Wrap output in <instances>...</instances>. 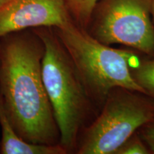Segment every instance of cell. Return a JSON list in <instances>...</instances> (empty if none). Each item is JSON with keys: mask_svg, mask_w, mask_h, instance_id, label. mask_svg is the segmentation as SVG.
Returning a JSON list of instances; mask_svg holds the SVG:
<instances>
[{"mask_svg": "<svg viewBox=\"0 0 154 154\" xmlns=\"http://www.w3.org/2000/svg\"><path fill=\"white\" fill-rule=\"evenodd\" d=\"M44 46L32 29L0 38V96L17 134L32 143L60 144V133L44 86Z\"/></svg>", "mask_w": 154, "mask_h": 154, "instance_id": "6da1fadb", "label": "cell"}, {"mask_svg": "<svg viewBox=\"0 0 154 154\" xmlns=\"http://www.w3.org/2000/svg\"><path fill=\"white\" fill-rule=\"evenodd\" d=\"M32 29L44 43L42 79L60 133V145L67 153L76 151L93 103L54 27Z\"/></svg>", "mask_w": 154, "mask_h": 154, "instance_id": "7a4b0ae2", "label": "cell"}, {"mask_svg": "<svg viewBox=\"0 0 154 154\" xmlns=\"http://www.w3.org/2000/svg\"><path fill=\"white\" fill-rule=\"evenodd\" d=\"M54 29L93 104L103 105L115 88L145 94L132 76L131 69L140 61L134 51L101 43L74 22Z\"/></svg>", "mask_w": 154, "mask_h": 154, "instance_id": "3957f363", "label": "cell"}, {"mask_svg": "<svg viewBox=\"0 0 154 154\" xmlns=\"http://www.w3.org/2000/svg\"><path fill=\"white\" fill-rule=\"evenodd\" d=\"M102 110L84 128L77 143L79 154H114L140 128L154 119V98L141 92L115 88Z\"/></svg>", "mask_w": 154, "mask_h": 154, "instance_id": "277c9868", "label": "cell"}, {"mask_svg": "<svg viewBox=\"0 0 154 154\" xmlns=\"http://www.w3.org/2000/svg\"><path fill=\"white\" fill-rule=\"evenodd\" d=\"M152 0H100L86 31L110 46L121 44L154 58Z\"/></svg>", "mask_w": 154, "mask_h": 154, "instance_id": "5b68a950", "label": "cell"}, {"mask_svg": "<svg viewBox=\"0 0 154 154\" xmlns=\"http://www.w3.org/2000/svg\"><path fill=\"white\" fill-rule=\"evenodd\" d=\"M73 22L64 0H10L0 8V38L19 31Z\"/></svg>", "mask_w": 154, "mask_h": 154, "instance_id": "8992f818", "label": "cell"}, {"mask_svg": "<svg viewBox=\"0 0 154 154\" xmlns=\"http://www.w3.org/2000/svg\"><path fill=\"white\" fill-rule=\"evenodd\" d=\"M0 141L1 154H66L67 151L60 144L43 145L32 143L17 134L9 121L0 96Z\"/></svg>", "mask_w": 154, "mask_h": 154, "instance_id": "52a82bcc", "label": "cell"}, {"mask_svg": "<svg viewBox=\"0 0 154 154\" xmlns=\"http://www.w3.org/2000/svg\"><path fill=\"white\" fill-rule=\"evenodd\" d=\"M100 0H69L66 7L73 22L86 30L96 5Z\"/></svg>", "mask_w": 154, "mask_h": 154, "instance_id": "ba28073f", "label": "cell"}, {"mask_svg": "<svg viewBox=\"0 0 154 154\" xmlns=\"http://www.w3.org/2000/svg\"><path fill=\"white\" fill-rule=\"evenodd\" d=\"M131 74L145 94L154 98V58L138 61L131 69Z\"/></svg>", "mask_w": 154, "mask_h": 154, "instance_id": "9c48e42d", "label": "cell"}, {"mask_svg": "<svg viewBox=\"0 0 154 154\" xmlns=\"http://www.w3.org/2000/svg\"><path fill=\"white\" fill-rule=\"evenodd\" d=\"M149 148L140 138L138 133H136L126 140L114 154H149Z\"/></svg>", "mask_w": 154, "mask_h": 154, "instance_id": "30bf717a", "label": "cell"}, {"mask_svg": "<svg viewBox=\"0 0 154 154\" xmlns=\"http://www.w3.org/2000/svg\"><path fill=\"white\" fill-rule=\"evenodd\" d=\"M138 133L148 146L151 153H154V119L140 128Z\"/></svg>", "mask_w": 154, "mask_h": 154, "instance_id": "8fae6325", "label": "cell"}, {"mask_svg": "<svg viewBox=\"0 0 154 154\" xmlns=\"http://www.w3.org/2000/svg\"><path fill=\"white\" fill-rule=\"evenodd\" d=\"M10 0H0V8L7 5Z\"/></svg>", "mask_w": 154, "mask_h": 154, "instance_id": "7c38bea8", "label": "cell"}, {"mask_svg": "<svg viewBox=\"0 0 154 154\" xmlns=\"http://www.w3.org/2000/svg\"><path fill=\"white\" fill-rule=\"evenodd\" d=\"M151 14L153 22L154 23V0H152V7H151Z\"/></svg>", "mask_w": 154, "mask_h": 154, "instance_id": "4fadbf2b", "label": "cell"}, {"mask_svg": "<svg viewBox=\"0 0 154 154\" xmlns=\"http://www.w3.org/2000/svg\"><path fill=\"white\" fill-rule=\"evenodd\" d=\"M64 1H65V3H66V2L69 1V0H64Z\"/></svg>", "mask_w": 154, "mask_h": 154, "instance_id": "5bb4252c", "label": "cell"}]
</instances>
